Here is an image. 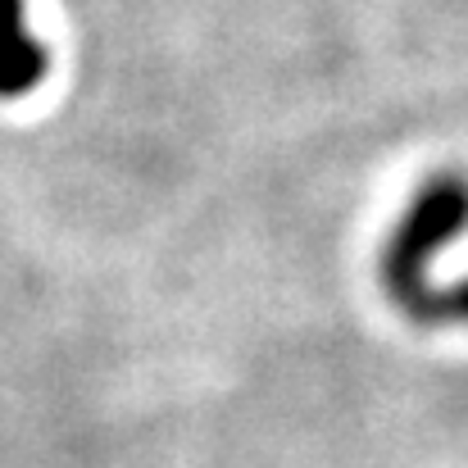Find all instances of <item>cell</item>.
I'll return each instance as SVG.
<instances>
[{
    "mask_svg": "<svg viewBox=\"0 0 468 468\" xmlns=\"http://www.w3.org/2000/svg\"><path fill=\"white\" fill-rule=\"evenodd\" d=\"M468 232V173L460 168H441L432 173L410 205L400 209V218L391 223L382 250H378V282L387 292V301L396 310H405L432 278V260L455 246Z\"/></svg>",
    "mask_w": 468,
    "mask_h": 468,
    "instance_id": "cell-1",
    "label": "cell"
},
{
    "mask_svg": "<svg viewBox=\"0 0 468 468\" xmlns=\"http://www.w3.org/2000/svg\"><path fill=\"white\" fill-rule=\"evenodd\" d=\"M50 73V50L27 23V0H0V101H27Z\"/></svg>",
    "mask_w": 468,
    "mask_h": 468,
    "instance_id": "cell-2",
    "label": "cell"
},
{
    "mask_svg": "<svg viewBox=\"0 0 468 468\" xmlns=\"http://www.w3.org/2000/svg\"><path fill=\"white\" fill-rule=\"evenodd\" d=\"M400 314L419 327H468V273L455 282H428Z\"/></svg>",
    "mask_w": 468,
    "mask_h": 468,
    "instance_id": "cell-3",
    "label": "cell"
}]
</instances>
